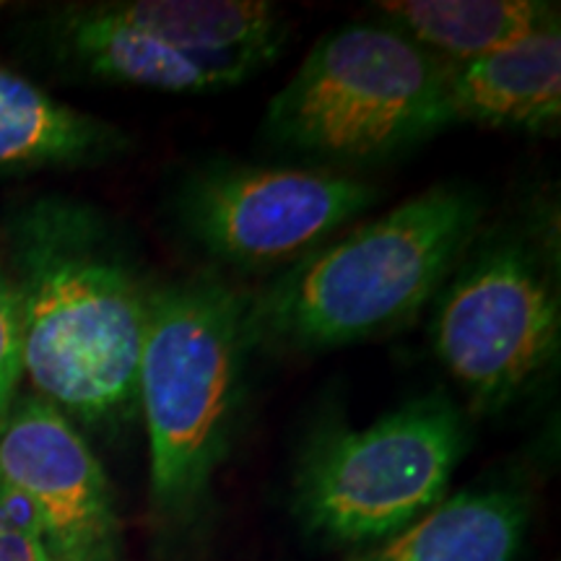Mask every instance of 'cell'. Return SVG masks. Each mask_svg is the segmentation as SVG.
Returning <instances> with one entry per match:
<instances>
[{
    "label": "cell",
    "mask_w": 561,
    "mask_h": 561,
    "mask_svg": "<svg viewBox=\"0 0 561 561\" xmlns=\"http://www.w3.org/2000/svg\"><path fill=\"white\" fill-rule=\"evenodd\" d=\"M21 367L79 430H121L138 411L153 284L107 216L60 195L13 219Z\"/></svg>",
    "instance_id": "1"
},
{
    "label": "cell",
    "mask_w": 561,
    "mask_h": 561,
    "mask_svg": "<svg viewBox=\"0 0 561 561\" xmlns=\"http://www.w3.org/2000/svg\"><path fill=\"white\" fill-rule=\"evenodd\" d=\"M473 187L442 182L248 291L250 348L314 354L380 339L434 301L483 229Z\"/></svg>",
    "instance_id": "2"
},
{
    "label": "cell",
    "mask_w": 561,
    "mask_h": 561,
    "mask_svg": "<svg viewBox=\"0 0 561 561\" xmlns=\"http://www.w3.org/2000/svg\"><path fill=\"white\" fill-rule=\"evenodd\" d=\"M248 291L216 273L153 284L138 367L149 439L151 512L185 525L201 515L227 458L244 398Z\"/></svg>",
    "instance_id": "3"
},
{
    "label": "cell",
    "mask_w": 561,
    "mask_h": 561,
    "mask_svg": "<svg viewBox=\"0 0 561 561\" xmlns=\"http://www.w3.org/2000/svg\"><path fill=\"white\" fill-rule=\"evenodd\" d=\"M447 70L388 24L339 26L273 96L263 136L322 170L380 164L445 128Z\"/></svg>",
    "instance_id": "4"
},
{
    "label": "cell",
    "mask_w": 561,
    "mask_h": 561,
    "mask_svg": "<svg viewBox=\"0 0 561 561\" xmlns=\"http://www.w3.org/2000/svg\"><path fill=\"white\" fill-rule=\"evenodd\" d=\"M468 445L466 413L442 392L364 430L318 432L294 473L291 510L322 543L375 546L447 500Z\"/></svg>",
    "instance_id": "5"
},
{
    "label": "cell",
    "mask_w": 561,
    "mask_h": 561,
    "mask_svg": "<svg viewBox=\"0 0 561 561\" xmlns=\"http://www.w3.org/2000/svg\"><path fill=\"white\" fill-rule=\"evenodd\" d=\"M434 301L432 348L476 411L512 409L557 364V257L530 231L481 229Z\"/></svg>",
    "instance_id": "6"
},
{
    "label": "cell",
    "mask_w": 561,
    "mask_h": 561,
    "mask_svg": "<svg viewBox=\"0 0 561 561\" xmlns=\"http://www.w3.org/2000/svg\"><path fill=\"white\" fill-rule=\"evenodd\" d=\"M60 42L91 79L206 94L271 68L289 21L265 0H117L70 11Z\"/></svg>",
    "instance_id": "7"
},
{
    "label": "cell",
    "mask_w": 561,
    "mask_h": 561,
    "mask_svg": "<svg viewBox=\"0 0 561 561\" xmlns=\"http://www.w3.org/2000/svg\"><path fill=\"white\" fill-rule=\"evenodd\" d=\"M380 198V187L339 170L210 161L182 180L174 210L216 263L263 271L289 268Z\"/></svg>",
    "instance_id": "8"
},
{
    "label": "cell",
    "mask_w": 561,
    "mask_h": 561,
    "mask_svg": "<svg viewBox=\"0 0 561 561\" xmlns=\"http://www.w3.org/2000/svg\"><path fill=\"white\" fill-rule=\"evenodd\" d=\"M0 479L30 496L55 561H121L123 533L100 458L66 413L16 396L0 430Z\"/></svg>",
    "instance_id": "9"
},
{
    "label": "cell",
    "mask_w": 561,
    "mask_h": 561,
    "mask_svg": "<svg viewBox=\"0 0 561 561\" xmlns=\"http://www.w3.org/2000/svg\"><path fill=\"white\" fill-rule=\"evenodd\" d=\"M557 133L561 123V26L546 24L517 45L486 58L450 66L445 81V125Z\"/></svg>",
    "instance_id": "10"
},
{
    "label": "cell",
    "mask_w": 561,
    "mask_h": 561,
    "mask_svg": "<svg viewBox=\"0 0 561 561\" xmlns=\"http://www.w3.org/2000/svg\"><path fill=\"white\" fill-rule=\"evenodd\" d=\"M528 523L530 507L520 491H460L348 561H517Z\"/></svg>",
    "instance_id": "11"
},
{
    "label": "cell",
    "mask_w": 561,
    "mask_h": 561,
    "mask_svg": "<svg viewBox=\"0 0 561 561\" xmlns=\"http://www.w3.org/2000/svg\"><path fill=\"white\" fill-rule=\"evenodd\" d=\"M125 149L128 133L0 68V170L96 164Z\"/></svg>",
    "instance_id": "12"
},
{
    "label": "cell",
    "mask_w": 561,
    "mask_h": 561,
    "mask_svg": "<svg viewBox=\"0 0 561 561\" xmlns=\"http://www.w3.org/2000/svg\"><path fill=\"white\" fill-rule=\"evenodd\" d=\"M371 9L447 66L500 53L559 19V5L541 0H382Z\"/></svg>",
    "instance_id": "13"
},
{
    "label": "cell",
    "mask_w": 561,
    "mask_h": 561,
    "mask_svg": "<svg viewBox=\"0 0 561 561\" xmlns=\"http://www.w3.org/2000/svg\"><path fill=\"white\" fill-rule=\"evenodd\" d=\"M21 377H24V367H21L16 294H13L11 276L0 265V430H3V421L19 396Z\"/></svg>",
    "instance_id": "14"
},
{
    "label": "cell",
    "mask_w": 561,
    "mask_h": 561,
    "mask_svg": "<svg viewBox=\"0 0 561 561\" xmlns=\"http://www.w3.org/2000/svg\"><path fill=\"white\" fill-rule=\"evenodd\" d=\"M0 561H55L39 538L0 525Z\"/></svg>",
    "instance_id": "15"
},
{
    "label": "cell",
    "mask_w": 561,
    "mask_h": 561,
    "mask_svg": "<svg viewBox=\"0 0 561 561\" xmlns=\"http://www.w3.org/2000/svg\"><path fill=\"white\" fill-rule=\"evenodd\" d=\"M0 9H3V3H0Z\"/></svg>",
    "instance_id": "16"
}]
</instances>
